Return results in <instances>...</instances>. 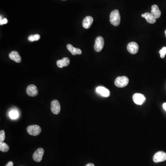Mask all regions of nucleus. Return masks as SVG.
I'll use <instances>...</instances> for the list:
<instances>
[{"label":"nucleus","mask_w":166,"mask_h":166,"mask_svg":"<svg viewBox=\"0 0 166 166\" xmlns=\"http://www.w3.org/2000/svg\"><path fill=\"white\" fill-rule=\"evenodd\" d=\"M110 22L111 24L115 27L119 25L120 22V15L118 10L113 11L110 14Z\"/></svg>","instance_id":"obj_1"},{"label":"nucleus","mask_w":166,"mask_h":166,"mask_svg":"<svg viewBox=\"0 0 166 166\" xmlns=\"http://www.w3.org/2000/svg\"><path fill=\"white\" fill-rule=\"evenodd\" d=\"M128 83L129 79L126 76L117 77L115 81V85L119 88L126 87Z\"/></svg>","instance_id":"obj_2"},{"label":"nucleus","mask_w":166,"mask_h":166,"mask_svg":"<svg viewBox=\"0 0 166 166\" xmlns=\"http://www.w3.org/2000/svg\"><path fill=\"white\" fill-rule=\"evenodd\" d=\"M27 131L30 135L36 136L40 134L41 128L38 125H31L28 126Z\"/></svg>","instance_id":"obj_3"},{"label":"nucleus","mask_w":166,"mask_h":166,"mask_svg":"<svg viewBox=\"0 0 166 166\" xmlns=\"http://www.w3.org/2000/svg\"><path fill=\"white\" fill-rule=\"evenodd\" d=\"M104 40L102 37H97L95 40V44L94 45V49L98 52L101 51L104 47Z\"/></svg>","instance_id":"obj_4"},{"label":"nucleus","mask_w":166,"mask_h":166,"mask_svg":"<svg viewBox=\"0 0 166 166\" xmlns=\"http://www.w3.org/2000/svg\"><path fill=\"white\" fill-rule=\"evenodd\" d=\"M153 159L155 163L164 162L166 160V153L163 151H158L154 155Z\"/></svg>","instance_id":"obj_5"},{"label":"nucleus","mask_w":166,"mask_h":166,"mask_svg":"<svg viewBox=\"0 0 166 166\" xmlns=\"http://www.w3.org/2000/svg\"><path fill=\"white\" fill-rule=\"evenodd\" d=\"M127 49L130 53L133 55H135L137 54L139 51V46L137 42H132L129 43L127 45Z\"/></svg>","instance_id":"obj_6"},{"label":"nucleus","mask_w":166,"mask_h":166,"mask_svg":"<svg viewBox=\"0 0 166 166\" xmlns=\"http://www.w3.org/2000/svg\"><path fill=\"white\" fill-rule=\"evenodd\" d=\"M44 149L40 148L37 149L34 153L33 154V159L36 162H40L42 160V156L44 154Z\"/></svg>","instance_id":"obj_7"},{"label":"nucleus","mask_w":166,"mask_h":166,"mask_svg":"<svg viewBox=\"0 0 166 166\" xmlns=\"http://www.w3.org/2000/svg\"><path fill=\"white\" fill-rule=\"evenodd\" d=\"M51 110L55 115H58L61 110V105L58 101L54 100L51 103Z\"/></svg>","instance_id":"obj_8"},{"label":"nucleus","mask_w":166,"mask_h":166,"mask_svg":"<svg viewBox=\"0 0 166 166\" xmlns=\"http://www.w3.org/2000/svg\"><path fill=\"white\" fill-rule=\"evenodd\" d=\"M133 100L137 105H142L146 101L145 96L140 93H135L133 96Z\"/></svg>","instance_id":"obj_9"},{"label":"nucleus","mask_w":166,"mask_h":166,"mask_svg":"<svg viewBox=\"0 0 166 166\" xmlns=\"http://www.w3.org/2000/svg\"><path fill=\"white\" fill-rule=\"evenodd\" d=\"M96 91L99 95L105 98L109 97L110 95V92L109 89L103 86H99L97 87Z\"/></svg>","instance_id":"obj_10"},{"label":"nucleus","mask_w":166,"mask_h":166,"mask_svg":"<svg viewBox=\"0 0 166 166\" xmlns=\"http://www.w3.org/2000/svg\"><path fill=\"white\" fill-rule=\"evenodd\" d=\"M27 93L30 96H36L38 94V89L35 85H31L27 89Z\"/></svg>","instance_id":"obj_11"},{"label":"nucleus","mask_w":166,"mask_h":166,"mask_svg":"<svg viewBox=\"0 0 166 166\" xmlns=\"http://www.w3.org/2000/svg\"><path fill=\"white\" fill-rule=\"evenodd\" d=\"M93 22V18L91 16H87L84 18L83 21V27L85 28V29H89L91 27V25L92 24Z\"/></svg>","instance_id":"obj_12"},{"label":"nucleus","mask_w":166,"mask_h":166,"mask_svg":"<svg viewBox=\"0 0 166 166\" xmlns=\"http://www.w3.org/2000/svg\"><path fill=\"white\" fill-rule=\"evenodd\" d=\"M9 58L11 60H13L16 62L20 63L21 61V58L18 54V52L16 51H12L9 55Z\"/></svg>","instance_id":"obj_13"},{"label":"nucleus","mask_w":166,"mask_h":166,"mask_svg":"<svg viewBox=\"0 0 166 166\" xmlns=\"http://www.w3.org/2000/svg\"><path fill=\"white\" fill-rule=\"evenodd\" d=\"M56 64L59 68H62L64 66H68L69 65L70 60L68 57L63 58L61 60H58Z\"/></svg>","instance_id":"obj_14"},{"label":"nucleus","mask_w":166,"mask_h":166,"mask_svg":"<svg viewBox=\"0 0 166 166\" xmlns=\"http://www.w3.org/2000/svg\"><path fill=\"white\" fill-rule=\"evenodd\" d=\"M151 14L156 19L159 18L161 15V12L156 5H153L151 7Z\"/></svg>","instance_id":"obj_15"},{"label":"nucleus","mask_w":166,"mask_h":166,"mask_svg":"<svg viewBox=\"0 0 166 166\" xmlns=\"http://www.w3.org/2000/svg\"><path fill=\"white\" fill-rule=\"evenodd\" d=\"M66 48L68 49L69 51L70 52L72 55H81L82 54V51L79 49L76 48L72 46V45L68 44L67 45Z\"/></svg>","instance_id":"obj_16"},{"label":"nucleus","mask_w":166,"mask_h":166,"mask_svg":"<svg viewBox=\"0 0 166 166\" xmlns=\"http://www.w3.org/2000/svg\"><path fill=\"white\" fill-rule=\"evenodd\" d=\"M144 18H146L147 22L150 24L156 23V19L151 13H146L144 14Z\"/></svg>","instance_id":"obj_17"},{"label":"nucleus","mask_w":166,"mask_h":166,"mask_svg":"<svg viewBox=\"0 0 166 166\" xmlns=\"http://www.w3.org/2000/svg\"><path fill=\"white\" fill-rule=\"evenodd\" d=\"M9 147L7 143L3 142H0V150L2 152H7L9 150Z\"/></svg>","instance_id":"obj_18"},{"label":"nucleus","mask_w":166,"mask_h":166,"mask_svg":"<svg viewBox=\"0 0 166 166\" xmlns=\"http://www.w3.org/2000/svg\"><path fill=\"white\" fill-rule=\"evenodd\" d=\"M18 113L17 110H12L9 113V116L11 119H16L18 117Z\"/></svg>","instance_id":"obj_19"},{"label":"nucleus","mask_w":166,"mask_h":166,"mask_svg":"<svg viewBox=\"0 0 166 166\" xmlns=\"http://www.w3.org/2000/svg\"><path fill=\"white\" fill-rule=\"evenodd\" d=\"M40 38V36L39 34L31 35L28 37V40L30 42L36 41L39 40Z\"/></svg>","instance_id":"obj_20"},{"label":"nucleus","mask_w":166,"mask_h":166,"mask_svg":"<svg viewBox=\"0 0 166 166\" xmlns=\"http://www.w3.org/2000/svg\"><path fill=\"white\" fill-rule=\"evenodd\" d=\"M159 53L160 54L161 57L162 58H164L165 57V55L166 54V47H163L161 50H160Z\"/></svg>","instance_id":"obj_21"},{"label":"nucleus","mask_w":166,"mask_h":166,"mask_svg":"<svg viewBox=\"0 0 166 166\" xmlns=\"http://www.w3.org/2000/svg\"><path fill=\"white\" fill-rule=\"evenodd\" d=\"M5 139V133L4 130H1L0 132V142H3Z\"/></svg>","instance_id":"obj_22"},{"label":"nucleus","mask_w":166,"mask_h":166,"mask_svg":"<svg viewBox=\"0 0 166 166\" xmlns=\"http://www.w3.org/2000/svg\"><path fill=\"white\" fill-rule=\"evenodd\" d=\"M8 22V21L7 18H4L3 20H0V25H2L6 24Z\"/></svg>","instance_id":"obj_23"},{"label":"nucleus","mask_w":166,"mask_h":166,"mask_svg":"<svg viewBox=\"0 0 166 166\" xmlns=\"http://www.w3.org/2000/svg\"><path fill=\"white\" fill-rule=\"evenodd\" d=\"M14 166V163L12 162H9L8 163V164L5 166Z\"/></svg>","instance_id":"obj_24"},{"label":"nucleus","mask_w":166,"mask_h":166,"mask_svg":"<svg viewBox=\"0 0 166 166\" xmlns=\"http://www.w3.org/2000/svg\"><path fill=\"white\" fill-rule=\"evenodd\" d=\"M163 108L166 111V102L163 103Z\"/></svg>","instance_id":"obj_25"},{"label":"nucleus","mask_w":166,"mask_h":166,"mask_svg":"<svg viewBox=\"0 0 166 166\" xmlns=\"http://www.w3.org/2000/svg\"><path fill=\"white\" fill-rule=\"evenodd\" d=\"M85 166H95V165H94L93 163H88V164H87Z\"/></svg>","instance_id":"obj_26"},{"label":"nucleus","mask_w":166,"mask_h":166,"mask_svg":"<svg viewBox=\"0 0 166 166\" xmlns=\"http://www.w3.org/2000/svg\"><path fill=\"white\" fill-rule=\"evenodd\" d=\"M141 16H142V17L144 18V14H142V15H141Z\"/></svg>","instance_id":"obj_27"},{"label":"nucleus","mask_w":166,"mask_h":166,"mask_svg":"<svg viewBox=\"0 0 166 166\" xmlns=\"http://www.w3.org/2000/svg\"><path fill=\"white\" fill-rule=\"evenodd\" d=\"M165 35H166V30L165 31Z\"/></svg>","instance_id":"obj_28"},{"label":"nucleus","mask_w":166,"mask_h":166,"mask_svg":"<svg viewBox=\"0 0 166 166\" xmlns=\"http://www.w3.org/2000/svg\"><path fill=\"white\" fill-rule=\"evenodd\" d=\"M63 1H66V0H63Z\"/></svg>","instance_id":"obj_29"}]
</instances>
